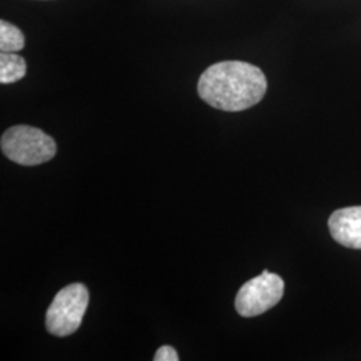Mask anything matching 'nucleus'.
I'll return each instance as SVG.
<instances>
[{"label": "nucleus", "mask_w": 361, "mask_h": 361, "mask_svg": "<svg viewBox=\"0 0 361 361\" xmlns=\"http://www.w3.org/2000/svg\"><path fill=\"white\" fill-rule=\"evenodd\" d=\"M268 82L257 66L225 61L207 67L198 80L202 101L222 111H243L257 104L265 95Z\"/></svg>", "instance_id": "nucleus-1"}, {"label": "nucleus", "mask_w": 361, "mask_h": 361, "mask_svg": "<svg viewBox=\"0 0 361 361\" xmlns=\"http://www.w3.org/2000/svg\"><path fill=\"white\" fill-rule=\"evenodd\" d=\"M0 145L3 154L23 166L42 165L56 154L54 138L44 131L27 125H18L6 130Z\"/></svg>", "instance_id": "nucleus-2"}, {"label": "nucleus", "mask_w": 361, "mask_h": 361, "mask_svg": "<svg viewBox=\"0 0 361 361\" xmlns=\"http://www.w3.org/2000/svg\"><path fill=\"white\" fill-rule=\"evenodd\" d=\"M89 305V290L80 283L61 289L46 313V328L54 336L66 337L77 332Z\"/></svg>", "instance_id": "nucleus-3"}, {"label": "nucleus", "mask_w": 361, "mask_h": 361, "mask_svg": "<svg viewBox=\"0 0 361 361\" xmlns=\"http://www.w3.org/2000/svg\"><path fill=\"white\" fill-rule=\"evenodd\" d=\"M284 280L264 271L241 286L235 297V310L243 317H255L276 307L284 296Z\"/></svg>", "instance_id": "nucleus-4"}, {"label": "nucleus", "mask_w": 361, "mask_h": 361, "mask_svg": "<svg viewBox=\"0 0 361 361\" xmlns=\"http://www.w3.org/2000/svg\"><path fill=\"white\" fill-rule=\"evenodd\" d=\"M336 243L350 249H361V207L338 209L328 221Z\"/></svg>", "instance_id": "nucleus-5"}, {"label": "nucleus", "mask_w": 361, "mask_h": 361, "mask_svg": "<svg viewBox=\"0 0 361 361\" xmlns=\"http://www.w3.org/2000/svg\"><path fill=\"white\" fill-rule=\"evenodd\" d=\"M27 73L26 61L13 52L0 54V83L10 85L25 78Z\"/></svg>", "instance_id": "nucleus-6"}, {"label": "nucleus", "mask_w": 361, "mask_h": 361, "mask_svg": "<svg viewBox=\"0 0 361 361\" xmlns=\"http://www.w3.org/2000/svg\"><path fill=\"white\" fill-rule=\"evenodd\" d=\"M26 39L20 28L10 22L0 20V51L18 52L23 50Z\"/></svg>", "instance_id": "nucleus-7"}, {"label": "nucleus", "mask_w": 361, "mask_h": 361, "mask_svg": "<svg viewBox=\"0 0 361 361\" xmlns=\"http://www.w3.org/2000/svg\"><path fill=\"white\" fill-rule=\"evenodd\" d=\"M178 353L177 350L170 347V345H164L157 350L155 353L154 361H178Z\"/></svg>", "instance_id": "nucleus-8"}]
</instances>
